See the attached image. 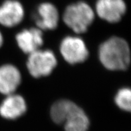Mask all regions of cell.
I'll use <instances>...</instances> for the list:
<instances>
[{"label":"cell","mask_w":131,"mask_h":131,"mask_svg":"<svg viewBox=\"0 0 131 131\" xmlns=\"http://www.w3.org/2000/svg\"><path fill=\"white\" fill-rule=\"evenodd\" d=\"M57 65V60L51 50H38L29 53L27 67L34 78L50 75Z\"/></svg>","instance_id":"3957f363"},{"label":"cell","mask_w":131,"mask_h":131,"mask_svg":"<svg viewBox=\"0 0 131 131\" xmlns=\"http://www.w3.org/2000/svg\"><path fill=\"white\" fill-rule=\"evenodd\" d=\"M131 91L129 88H122L118 92L115 96V103L121 109L125 111H130Z\"/></svg>","instance_id":"4fadbf2b"},{"label":"cell","mask_w":131,"mask_h":131,"mask_svg":"<svg viewBox=\"0 0 131 131\" xmlns=\"http://www.w3.org/2000/svg\"><path fill=\"white\" fill-rule=\"evenodd\" d=\"M16 39L19 48L29 54L39 50L43 44V34L39 28L24 29L17 34Z\"/></svg>","instance_id":"52a82bcc"},{"label":"cell","mask_w":131,"mask_h":131,"mask_svg":"<svg viewBox=\"0 0 131 131\" xmlns=\"http://www.w3.org/2000/svg\"><path fill=\"white\" fill-rule=\"evenodd\" d=\"M24 16V9L17 0H6L0 6V24L11 28L19 24Z\"/></svg>","instance_id":"8992f818"},{"label":"cell","mask_w":131,"mask_h":131,"mask_svg":"<svg viewBox=\"0 0 131 131\" xmlns=\"http://www.w3.org/2000/svg\"><path fill=\"white\" fill-rule=\"evenodd\" d=\"M21 82V74L16 66L11 64L0 66V92L13 94Z\"/></svg>","instance_id":"9c48e42d"},{"label":"cell","mask_w":131,"mask_h":131,"mask_svg":"<svg viewBox=\"0 0 131 131\" xmlns=\"http://www.w3.org/2000/svg\"><path fill=\"white\" fill-rule=\"evenodd\" d=\"M60 50L64 60L71 64L84 62L88 57L84 41L78 37H66L61 42Z\"/></svg>","instance_id":"277c9868"},{"label":"cell","mask_w":131,"mask_h":131,"mask_svg":"<svg viewBox=\"0 0 131 131\" xmlns=\"http://www.w3.org/2000/svg\"><path fill=\"white\" fill-rule=\"evenodd\" d=\"M126 10L124 0H98L96 4L98 16L110 23L118 22Z\"/></svg>","instance_id":"5b68a950"},{"label":"cell","mask_w":131,"mask_h":131,"mask_svg":"<svg viewBox=\"0 0 131 131\" xmlns=\"http://www.w3.org/2000/svg\"><path fill=\"white\" fill-rule=\"evenodd\" d=\"M36 24L40 29H53L58 26L59 14L56 7L50 3H43L38 8Z\"/></svg>","instance_id":"30bf717a"},{"label":"cell","mask_w":131,"mask_h":131,"mask_svg":"<svg viewBox=\"0 0 131 131\" xmlns=\"http://www.w3.org/2000/svg\"><path fill=\"white\" fill-rule=\"evenodd\" d=\"M76 104L68 100H61L53 104L51 108L50 115L56 124H64L68 115L76 106Z\"/></svg>","instance_id":"7c38bea8"},{"label":"cell","mask_w":131,"mask_h":131,"mask_svg":"<svg viewBox=\"0 0 131 131\" xmlns=\"http://www.w3.org/2000/svg\"><path fill=\"white\" fill-rule=\"evenodd\" d=\"M3 41H4V40H3V36H2V33L0 31V47L2 46V44H3Z\"/></svg>","instance_id":"5bb4252c"},{"label":"cell","mask_w":131,"mask_h":131,"mask_svg":"<svg viewBox=\"0 0 131 131\" xmlns=\"http://www.w3.org/2000/svg\"><path fill=\"white\" fill-rule=\"evenodd\" d=\"M27 109L25 100L17 94L7 95L0 105V115L6 119L14 120L20 117Z\"/></svg>","instance_id":"ba28073f"},{"label":"cell","mask_w":131,"mask_h":131,"mask_svg":"<svg viewBox=\"0 0 131 131\" xmlns=\"http://www.w3.org/2000/svg\"><path fill=\"white\" fill-rule=\"evenodd\" d=\"M64 124L65 131H88L90 122L84 111L77 105L66 117Z\"/></svg>","instance_id":"8fae6325"},{"label":"cell","mask_w":131,"mask_h":131,"mask_svg":"<svg viewBox=\"0 0 131 131\" xmlns=\"http://www.w3.org/2000/svg\"><path fill=\"white\" fill-rule=\"evenodd\" d=\"M64 21L73 31L85 33L94 19L93 9L86 2H79L68 5L63 16Z\"/></svg>","instance_id":"7a4b0ae2"},{"label":"cell","mask_w":131,"mask_h":131,"mask_svg":"<svg viewBox=\"0 0 131 131\" xmlns=\"http://www.w3.org/2000/svg\"><path fill=\"white\" fill-rule=\"evenodd\" d=\"M130 53L127 42L122 38L112 37L100 45L99 58L110 70H125L130 65Z\"/></svg>","instance_id":"6da1fadb"}]
</instances>
